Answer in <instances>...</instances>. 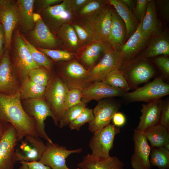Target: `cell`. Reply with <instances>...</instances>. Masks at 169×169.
Instances as JSON below:
<instances>
[{
    "label": "cell",
    "instance_id": "14",
    "mask_svg": "<svg viewBox=\"0 0 169 169\" xmlns=\"http://www.w3.org/2000/svg\"><path fill=\"white\" fill-rule=\"evenodd\" d=\"M19 22L20 12L17 1L6 0L0 13V23L5 37L4 51L10 49L13 32Z\"/></svg>",
    "mask_w": 169,
    "mask_h": 169
},
{
    "label": "cell",
    "instance_id": "52",
    "mask_svg": "<svg viewBox=\"0 0 169 169\" xmlns=\"http://www.w3.org/2000/svg\"><path fill=\"white\" fill-rule=\"evenodd\" d=\"M133 13L135 1L132 0H120Z\"/></svg>",
    "mask_w": 169,
    "mask_h": 169
},
{
    "label": "cell",
    "instance_id": "54",
    "mask_svg": "<svg viewBox=\"0 0 169 169\" xmlns=\"http://www.w3.org/2000/svg\"><path fill=\"white\" fill-rule=\"evenodd\" d=\"M32 17L33 20L35 23L38 20L42 19L40 14L36 12L33 13Z\"/></svg>",
    "mask_w": 169,
    "mask_h": 169
},
{
    "label": "cell",
    "instance_id": "16",
    "mask_svg": "<svg viewBox=\"0 0 169 169\" xmlns=\"http://www.w3.org/2000/svg\"><path fill=\"white\" fill-rule=\"evenodd\" d=\"M20 84L11 66L9 50L6 49L0 62V93L8 95L18 93Z\"/></svg>",
    "mask_w": 169,
    "mask_h": 169
},
{
    "label": "cell",
    "instance_id": "36",
    "mask_svg": "<svg viewBox=\"0 0 169 169\" xmlns=\"http://www.w3.org/2000/svg\"><path fill=\"white\" fill-rule=\"evenodd\" d=\"M26 46L35 63L39 67L44 68L51 72L53 71L54 62L46 55L32 45L22 34Z\"/></svg>",
    "mask_w": 169,
    "mask_h": 169
},
{
    "label": "cell",
    "instance_id": "57",
    "mask_svg": "<svg viewBox=\"0 0 169 169\" xmlns=\"http://www.w3.org/2000/svg\"><path fill=\"white\" fill-rule=\"evenodd\" d=\"M77 169H79V168H77Z\"/></svg>",
    "mask_w": 169,
    "mask_h": 169
},
{
    "label": "cell",
    "instance_id": "42",
    "mask_svg": "<svg viewBox=\"0 0 169 169\" xmlns=\"http://www.w3.org/2000/svg\"><path fill=\"white\" fill-rule=\"evenodd\" d=\"M82 102L81 90H69L66 95L65 99L66 110L69 108Z\"/></svg>",
    "mask_w": 169,
    "mask_h": 169
},
{
    "label": "cell",
    "instance_id": "31",
    "mask_svg": "<svg viewBox=\"0 0 169 169\" xmlns=\"http://www.w3.org/2000/svg\"><path fill=\"white\" fill-rule=\"evenodd\" d=\"M160 55H169V41L166 35L153 36L143 53V57L148 58Z\"/></svg>",
    "mask_w": 169,
    "mask_h": 169
},
{
    "label": "cell",
    "instance_id": "6",
    "mask_svg": "<svg viewBox=\"0 0 169 169\" xmlns=\"http://www.w3.org/2000/svg\"><path fill=\"white\" fill-rule=\"evenodd\" d=\"M39 13L44 23L55 37L63 25L71 23L76 19L75 13L71 6L70 0H63L58 4L42 10Z\"/></svg>",
    "mask_w": 169,
    "mask_h": 169
},
{
    "label": "cell",
    "instance_id": "4",
    "mask_svg": "<svg viewBox=\"0 0 169 169\" xmlns=\"http://www.w3.org/2000/svg\"><path fill=\"white\" fill-rule=\"evenodd\" d=\"M53 70L69 90L86 86L88 70L75 58L54 63Z\"/></svg>",
    "mask_w": 169,
    "mask_h": 169
},
{
    "label": "cell",
    "instance_id": "53",
    "mask_svg": "<svg viewBox=\"0 0 169 169\" xmlns=\"http://www.w3.org/2000/svg\"><path fill=\"white\" fill-rule=\"evenodd\" d=\"M8 123L0 121V141L3 135Z\"/></svg>",
    "mask_w": 169,
    "mask_h": 169
},
{
    "label": "cell",
    "instance_id": "27",
    "mask_svg": "<svg viewBox=\"0 0 169 169\" xmlns=\"http://www.w3.org/2000/svg\"><path fill=\"white\" fill-rule=\"evenodd\" d=\"M111 14V25L108 42L110 46L119 50L126 34V27L123 20L112 7Z\"/></svg>",
    "mask_w": 169,
    "mask_h": 169
},
{
    "label": "cell",
    "instance_id": "30",
    "mask_svg": "<svg viewBox=\"0 0 169 169\" xmlns=\"http://www.w3.org/2000/svg\"><path fill=\"white\" fill-rule=\"evenodd\" d=\"M34 0H18L20 12V22L22 32L26 34L33 29L35 23L33 19Z\"/></svg>",
    "mask_w": 169,
    "mask_h": 169
},
{
    "label": "cell",
    "instance_id": "3",
    "mask_svg": "<svg viewBox=\"0 0 169 169\" xmlns=\"http://www.w3.org/2000/svg\"><path fill=\"white\" fill-rule=\"evenodd\" d=\"M69 90L53 70L49 82L46 87L44 98L51 111L56 126L66 111L65 99Z\"/></svg>",
    "mask_w": 169,
    "mask_h": 169
},
{
    "label": "cell",
    "instance_id": "13",
    "mask_svg": "<svg viewBox=\"0 0 169 169\" xmlns=\"http://www.w3.org/2000/svg\"><path fill=\"white\" fill-rule=\"evenodd\" d=\"M120 107V104L113 100L104 99L99 101L93 110L94 117L89 123V131L94 133L109 125Z\"/></svg>",
    "mask_w": 169,
    "mask_h": 169
},
{
    "label": "cell",
    "instance_id": "21",
    "mask_svg": "<svg viewBox=\"0 0 169 169\" xmlns=\"http://www.w3.org/2000/svg\"><path fill=\"white\" fill-rule=\"evenodd\" d=\"M123 72L131 88L136 89L140 84L147 82L152 78L155 71L151 64L144 60L136 63Z\"/></svg>",
    "mask_w": 169,
    "mask_h": 169
},
{
    "label": "cell",
    "instance_id": "20",
    "mask_svg": "<svg viewBox=\"0 0 169 169\" xmlns=\"http://www.w3.org/2000/svg\"><path fill=\"white\" fill-rule=\"evenodd\" d=\"M90 22L92 29L93 40L109 43L111 25V7L109 3Z\"/></svg>",
    "mask_w": 169,
    "mask_h": 169
},
{
    "label": "cell",
    "instance_id": "44",
    "mask_svg": "<svg viewBox=\"0 0 169 169\" xmlns=\"http://www.w3.org/2000/svg\"><path fill=\"white\" fill-rule=\"evenodd\" d=\"M159 124L169 130V102H162Z\"/></svg>",
    "mask_w": 169,
    "mask_h": 169
},
{
    "label": "cell",
    "instance_id": "19",
    "mask_svg": "<svg viewBox=\"0 0 169 169\" xmlns=\"http://www.w3.org/2000/svg\"><path fill=\"white\" fill-rule=\"evenodd\" d=\"M126 93L102 81H97L81 90V101L87 104L92 100L99 101L105 98L122 96Z\"/></svg>",
    "mask_w": 169,
    "mask_h": 169
},
{
    "label": "cell",
    "instance_id": "35",
    "mask_svg": "<svg viewBox=\"0 0 169 169\" xmlns=\"http://www.w3.org/2000/svg\"><path fill=\"white\" fill-rule=\"evenodd\" d=\"M149 160L151 166L159 169H169V150L163 147H151Z\"/></svg>",
    "mask_w": 169,
    "mask_h": 169
},
{
    "label": "cell",
    "instance_id": "33",
    "mask_svg": "<svg viewBox=\"0 0 169 169\" xmlns=\"http://www.w3.org/2000/svg\"><path fill=\"white\" fill-rule=\"evenodd\" d=\"M46 87L35 83L28 76L20 83L19 94L21 100L44 97Z\"/></svg>",
    "mask_w": 169,
    "mask_h": 169
},
{
    "label": "cell",
    "instance_id": "11",
    "mask_svg": "<svg viewBox=\"0 0 169 169\" xmlns=\"http://www.w3.org/2000/svg\"><path fill=\"white\" fill-rule=\"evenodd\" d=\"M45 146V149L38 161L52 169H70L66 164V159L72 154L79 153L82 151L81 148L69 150L53 142H47Z\"/></svg>",
    "mask_w": 169,
    "mask_h": 169
},
{
    "label": "cell",
    "instance_id": "41",
    "mask_svg": "<svg viewBox=\"0 0 169 169\" xmlns=\"http://www.w3.org/2000/svg\"><path fill=\"white\" fill-rule=\"evenodd\" d=\"M93 110L86 107L80 114L69 125L71 130L79 131L85 124L91 122L94 119Z\"/></svg>",
    "mask_w": 169,
    "mask_h": 169
},
{
    "label": "cell",
    "instance_id": "49",
    "mask_svg": "<svg viewBox=\"0 0 169 169\" xmlns=\"http://www.w3.org/2000/svg\"><path fill=\"white\" fill-rule=\"evenodd\" d=\"M89 0H70V4L73 11L75 13L83 7Z\"/></svg>",
    "mask_w": 169,
    "mask_h": 169
},
{
    "label": "cell",
    "instance_id": "5",
    "mask_svg": "<svg viewBox=\"0 0 169 169\" xmlns=\"http://www.w3.org/2000/svg\"><path fill=\"white\" fill-rule=\"evenodd\" d=\"M124 60L120 50L109 47L99 61L88 70L86 86L93 83L101 81L112 71L120 69Z\"/></svg>",
    "mask_w": 169,
    "mask_h": 169
},
{
    "label": "cell",
    "instance_id": "28",
    "mask_svg": "<svg viewBox=\"0 0 169 169\" xmlns=\"http://www.w3.org/2000/svg\"><path fill=\"white\" fill-rule=\"evenodd\" d=\"M124 21L126 29V35L130 36L136 31L139 24L133 13L120 0H108Z\"/></svg>",
    "mask_w": 169,
    "mask_h": 169
},
{
    "label": "cell",
    "instance_id": "1",
    "mask_svg": "<svg viewBox=\"0 0 169 169\" xmlns=\"http://www.w3.org/2000/svg\"><path fill=\"white\" fill-rule=\"evenodd\" d=\"M0 121L10 123L15 128L18 141L27 135L38 136L35 121L24 110L19 93L12 95L0 93Z\"/></svg>",
    "mask_w": 169,
    "mask_h": 169
},
{
    "label": "cell",
    "instance_id": "8",
    "mask_svg": "<svg viewBox=\"0 0 169 169\" xmlns=\"http://www.w3.org/2000/svg\"><path fill=\"white\" fill-rule=\"evenodd\" d=\"M21 102L25 112L35 120L38 136L47 142L53 143L45 131L44 123L48 117L52 118L53 115L44 97L26 99L21 100Z\"/></svg>",
    "mask_w": 169,
    "mask_h": 169
},
{
    "label": "cell",
    "instance_id": "47",
    "mask_svg": "<svg viewBox=\"0 0 169 169\" xmlns=\"http://www.w3.org/2000/svg\"><path fill=\"white\" fill-rule=\"evenodd\" d=\"M160 12L163 17L166 20L169 19V1L168 0H159L155 1Z\"/></svg>",
    "mask_w": 169,
    "mask_h": 169
},
{
    "label": "cell",
    "instance_id": "22",
    "mask_svg": "<svg viewBox=\"0 0 169 169\" xmlns=\"http://www.w3.org/2000/svg\"><path fill=\"white\" fill-rule=\"evenodd\" d=\"M163 101L161 99L143 104L141 115L136 130L143 132L149 128L159 124Z\"/></svg>",
    "mask_w": 169,
    "mask_h": 169
},
{
    "label": "cell",
    "instance_id": "43",
    "mask_svg": "<svg viewBox=\"0 0 169 169\" xmlns=\"http://www.w3.org/2000/svg\"><path fill=\"white\" fill-rule=\"evenodd\" d=\"M149 0H137L134 8L133 13L140 23L142 21L145 15Z\"/></svg>",
    "mask_w": 169,
    "mask_h": 169
},
{
    "label": "cell",
    "instance_id": "50",
    "mask_svg": "<svg viewBox=\"0 0 169 169\" xmlns=\"http://www.w3.org/2000/svg\"><path fill=\"white\" fill-rule=\"evenodd\" d=\"M24 162L28 166V169H52L50 167L45 165L39 161Z\"/></svg>",
    "mask_w": 169,
    "mask_h": 169
},
{
    "label": "cell",
    "instance_id": "32",
    "mask_svg": "<svg viewBox=\"0 0 169 169\" xmlns=\"http://www.w3.org/2000/svg\"><path fill=\"white\" fill-rule=\"evenodd\" d=\"M106 0H89L75 13L76 18L90 21L94 18L107 5Z\"/></svg>",
    "mask_w": 169,
    "mask_h": 169
},
{
    "label": "cell",
    "instance_id": "26",
    "mask_svg": "<svg viewBox=\"0 0 169 169\" xmlns=\"http://www.w3.org/2000/svg\"><path fill=\"white\" fill-rule=\"evenodd\" d=\"M141 27L144 32L150 36L161 35V27L157 16L155 1L149 0L145 15L141 21Z\"/></svg>",
    "mask_w": 169,
    "mask_h": 169
},
{
    "label": "cell",
    "instance_id": "56",
    "mask_svg": "<svg viewBox=\"0 0 169 169\" xmlns=\"http://www.w3.org/2000/svg\"><path fill=\"white\" fill-rule=\"evenodd\" d=\"M2 5L0 4V13L1 12V10H2Z\"/></svg>",
    "mask_w": 169,
    "mask_h": 169
},
{
    "label": "cell",
    "instance_id": "7",
    "mask_svg": "<svg viewBox=\"0 0 169 169\" xmlns=\"http://www.w3.org/2000/svg\"><path fill=\"white\" fill-rule=\"evenodd\" d=\"M169 94V85L162 78L157 77L144 86L122 95L130 102L142 101L148 103L161 99Z\"/></svg>",
    "mask_w": 169,
    "mask_h": 169
},
{
    "label": "cell",
    "instance_id": "23",
    "mask_svg": "<svg viewBox=\"0 0 169 169\" xmlns=\"http://www.w3.org/2000/svg\"><path fill=\"white\" fill-rule=\"evenodd\" d=\"M124 163L117 157L95 156L88 154L78 165L80 169H124Z\"/></svg>",
    "mask_w": 169,
    "mask_h": 169
},
{
    "label": "cell",
    "instance_id": "51",
    "mask_svg": "<svg viewBox=\"0 0 169 169\" xmlns=\"http://www.w3.org/2000/svg\"><path fill=\"white\" fill-rule=\"evenodd\" d=\"M5 37L3 27L0 23V62L4 52Z\"/></svg>",
    "mask_w": 169,
    "mask_h": 169
},
{
    "label": "cell",
    "instance_id": "29",
    "mask_svg": "<svg viewBox=\"0 0 169 169\" xmlns=\"http://www.w3.org/2000/svg\"><path fill=\"white\" fill-rule=\"evenodd\" d=\"M151 147H163L169 150V131L159 124L152 126L142 132Z\"/></svg>",
    "mask_w": 169,
    "mask_h": 169
},
{
    "label": "cell",
    "instance_id": "15",
    "mask_svg": "<svg viewBox=\"0 0 169 169\" xmlns=\"http://www.w3.org/2000/svg\"><path fill=\"white\" fill-rule=\"evenodd\" d=\"M27 35L28 39H26L36 48L59 49L57 38L42 19L35 23L33 29L28 32Z\"/></svg>",
    "mask_w": 169,
    "mask_h": 169
},
{
    "label": "cell",
    "instance_id": "39",
    "mask_svg": "<svg viewBox=\"0 0 169 169\" xmlns=\"http://www.w3.org/2000/svg\"><path fill=\"white\" fill-rule=\"evenodd\" d=\"M52 73L45 68L38 67L32 70L28 76L35 83L46 87L49 82Z\"/></svg>",
    "mask_w": 169,
    "mask_h": 169
},
{
    "label": "cell",
    "instance_id": "12",
    "mask_svg": "<svg viewBox=\"0 0 169 169\" xmlns=\"http://www.w3.org/2000/svg\"><path fill=\"white\" fill-rule=\"evenodd\" d=\"M18 138L16 129L8 123L0 141V169H14L16 162L15 151Z\"/></svg>",
    "mask_w": 169,
    "mask_h": 169
},
{
    "label": "cell",
    "instance_id": "38",
    "mask_svg": "<svg viewBox=\"0 0 169 169\" xmlns=\"http://www.w3.org/2000/svg\"><path fill=\"white\" fill-rule=\"evenodd\" d=\"M86 105V104L82 102L68 108L59 122V127L62 128L69 125L83 111Z\"/></svg>",
    "mask_w": 169,
    "mask_h": 169
},
{
    "label": "cell",
    "instance_id": "9",
    "mask_svg": "<svg viewBox=\"0 0 169 169\" xmlns=\"http://www.w3.org/2000/svg\"><path fill=\"white\" fill-rule=\"evenodd\" d=\"M120 131V128L110 124L94 133L89 144L91 154L98 157H109L110 151L113 148L115 136Z\"/></svg>",
    "mask_w": 169,
    "mask_h": 169
},
{
    "label": "cell",
    "instance_id": "37",
    "mask_svg": "<svg viewBox=\"0 0 169 169\" xmlns=\"http://www.w3.org/2000/svg\"><path fill=\"white\" fill-rule=\"evenodd\" d=\"M101 81L113 88L127 92L131 87L120 69L114 70Z\"/></svg>",
    "mask_w": 169,
    "mask_h": 169
},
{
    "label": "cell",
    "instance_id": "46",
    "mask_svg": "<svg viewBox=\"0 0 169 169\" xmlns=\"http://www.w3.org/2000/svg\"><path fill=\"white\" fill-rule=\"evenodd\" d=\"M155 62L166 77L169 75V59L167 57H161L157 58L155 60Z\"/></svg>",
    "mask_w": 169,
    "mask_h": 169
},
{
    "label": "cell",
    "instance_id": "17",
    "mask_svg": "<svg viewBox=\"0 0 169 169\" xmlns=\"http://www.w3.org/2000/svg\"><path fill=\"white\" fill-rule=\"evenodd\" d=\"M134 152L131 158L133 169H151L149 157L151 147L142 132L134 130L133 135Z\"/></svg>",
    "mask_w": 169,
    "mask_h": 169
},
{
    "label": "cell",
    "instance_id": "40",
    "mask_svg": "<svg viewBox=\"0 0 169 169\" xmlns=\"http://www.w3.org/2000/svg\"><path fill=\"white\" fill-rule=\"evenodd\" d=\"M36 48L45 54L54 63L69 60L75 58V54L63 50Z\"/></svg>",
    "mask_w": 169,
    "mask_h": 169
},
{
    "label": "cell",
    "instance_id": "55",
    "mask_svg": "<svg viewBox=\"0 0 169 169\" xmlns=\"http://www.w3.org/2000/svg\"><path fill=\"white\" fill-rule=\"evenodd\" d=\"M20 162L22 164V166L19 169H28V166L24 161H21Z\"/></svg>",
    "mask_w": 169,
    "mask_h": 169
},
{
    "label": "cell",
    "instance_id": "24",
    "mask_svg": "<svg viewBox=\"0 0 169 169\" xmlns=\"http://www.w3.org/2000/svg\"><path fill=\"white\" fill-rule=\"evenodd\" d=\"M151 37L142 30L141 21L127 42L120 48L119 50L123 55L125 60L132 58L141 50L149 41Z\"/></svg>",
    "mask_w": 169,
    "mask_h": 169
},
{
    "label": "cell",
    "instance_id": "18",
    "mask_svg": "<svg viewBox=\"0 0 169 169\" xmlns=\"http://www.w3.org/2000/svg\"><path fill=\"white\" fill-rule=\"evenodd\" d=\"M110 46L105 42L92 40L79 48L75 59L89 70L98 62L100 57Z\"/></svg>",
    "mask_w": 169,
    "mask_h": 169
},
{
    "label": "cell",
    "instance_id": "2",
    "mask_svg": "<svg viewBox=\"0 0 169 169\" xmlns=\"http://www.w3.org/2000/svg\"><path fill=\"white\" fill-rule=\"evenodd\" d=\"M9 52L13 70L21 83L32 69L39 67L28 49L22 34L17 30L13 35Z\"/></svg>",
    "mask_w": 169,
    "mask_h": 169
},
{
    "label": "cell",
    "instance_id": "48",
    "mask_svg": "<svg viewBox=\"0 0 169 169\" xmlns=\"http://www.w3.org/2000/svg\"><path fill=\"white\" fill-rule=\"evenodd\" d=\"M113 124L115 126L119 127L123 125L126 122L125 115L121 112H117L112 119Z\"/></svg>",
    "mask_w": 169,
    "mask_h": 169
},
{
    "label": "cell",
    "instance_id": "34",
    "mask_svg": "<svg viewBox=\"0 0 169 169\" xmlns=\"http://www.w3.org/2000/svg\"><path fill=\"white\" fill-rule=\"evenodd\" d=\"M71 24L78 38L80 48L93 40V33L90 21L76 19Z\"/></svg>",
    "mask_w": 169,
    "mask_h": 169
},
{
    "label": "cell",
    "instance_id": "45",
    "mask_svg": "<svg viewBox=\"0 0 169 169\" xmlns=\"http://www.w3.org/2000/svg\"><path fill=\"white\" fill-rule=\"evenodd\" d=\"M63 0H37L34 3V10L37 11V13L49 7L58 4Z\"/></svg>",
    "mask_w": 169,
    "mask_h": 169
},
{
    "label": "cell",
    "instance_id": "10",
    "mask_svg": "<svg viewBox=\"0 0 169 169\" xmlns=\"http://www.w3.org/2000/svg\"><path fill=\"white\" fill-rule=\"evenodd\" d=\"M45 148V144L40 137L26 135L18 141L15 151L16 161H38Z\"/></svg>",
    "mask_w": 169,
    "mask_h": 169
},
{
    "label": "cell",
    "instance_id": "25",
    "mask_svg": "<svg viewBox=\"0 0 169 169\" xmlns=\"http://www.w3.org/2000/svg\"><path fill=\"white\" fill-rule=\"evenodd\" d=\"M55 37L59 49L76 54L80 48L78 37L71 23L63 25Z\"/></svg>",
    "mask_w": 169,
    "mask_h": 169
}]
</instances>
